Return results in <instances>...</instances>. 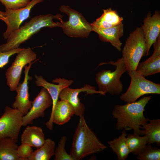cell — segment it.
<instances>
[{
	"label": "cell",
	"mask_w": 160,
	"mask_h": 160,
	"mask_svg": "<svg viewBox=\"0 0 160 160\" xmlns=\"http://www.w3.org/2000/svg\"><path fill=\"white\" fill-rule=\"evenodd\" d=\"M63 16L57 14L35 16L28 22L12 32L7 39V42L0 46V51L6 52L19 48L20 45L44 27L61 28Z\"/></svg>",
	"instance_id": "obj_1"
},
{
	"label": "cell",
	"mask_w": 160,
	"mask_h": 160,
	"mask_svg": "<svg viewBox=\"0 0 160 160\" xmlns=\"http://www.w3.org/2000/svg\"><path fill=\"white\" fill-rule=\"evenodd\" d=\"M151 98V96H145L137 101L124 105H115L112 114L116 119V129L133 130L134 134L141 135L140 129L148 121V119L145 117L143 113L145 106Z\"/></svg>",
	"instance_id": "obj_2"
},
{
	"label": "cell",
	"mask_w": 160,
	"mask_h": 160,
	"mask_svg": "<svg viewBox=\"0 0 160 160\" xmlns=\"http://www.w3.org/2000/svg\"><path fill=\"white\" fill-rule=\"evenodd\" d=\"M79 117L73 135L70 154L73 160H80L107 147L99 139L87 124L83 115Z\"/></svg>",
	"instance_id": "obj_3"
},
{
	"label": "cell",
	"mask_w": 160,
	"mask_h": 160,
	"mask_svg": "<svg viewBox=\"0 0 160 160\" xmlns=\"http://www.w3.org/2000/svg\"><path fill=\"white\" fill-rule=\"evenodd\" d=\"M105 64H110L116 67L114 71L103 70L96 74L95 80L98 90L105 94L108 93L112 95H118L122 92L123 85L120 80L121 76L127 72L123 59L118 58L115 62L110 61L100 63L99 66Z\"/></svg>",
	"instance_id": "obj_4"
},
{
	"label": "cell",
	"mask_w": 160,
	"mask_h": 160,
	"mask_svg": "<svg viewBox=\"0 0 160 160\" xmlns=\"http://www.w3.org/2000/svg\"><path fill=\"white\" fill-rule=\"evenodd\" d=\"M147 46L141 27L131 32L122 51V57L127 72L136 71L141 58L146 54Z\"/></svg>",
	"instance_id": "obj_5"
},
{
	"label": "cell",
	"mask_w": 160,
	"mask_h": 160,
	"mask_svg": "<svg viewBox=\"0 0 160 160\" xmlns=\"http://www.w3.org/2000/svg\"><path fill=\"white\" fill-rule=\"evenodd\" d=\"M131 78L129 86L120 99L127 103L135 102L140 97L148 94H160V84L146 79L136 71L128 73Z\"/></svg>",
	"instance_id": "obj_6"
},
{
	"label": "cell",
	"mask_w": 160,
	"mask_h": 160,
	"mask_svg": "<svg viewBox=\"0 0 160 160\" xmlns=\"http://www.w3.org/2000/svg\"><path fill=\"white\" fill-rule=\"evenodd\" d=\"M59 10L69 17L68 21H63L61 27L65 34L72 37H88L92 27L80 13L68 6L62 5Z\"/></svg>",
	"instance_id": "obj_7"
},
{
	"label": "cell",
	"mask_w": 160,
	"mask_h": 160,
	"mask_svg": "<svg viewBox=\"0 0 160 160\" xmlns=\"http://www.w3.org/2000/svg\"><path fill=\"white\" fill-rule=\"evenodd\" d=\"M23 115L16 109L6 106L0 118V140L8 139L16 143L21 127Z\"/></svg>",
	"instance_id": "obj_8"
},
{
	"label": "cell",
	"mask_w": 160,
	"mask_h": 160,
	"mask_svg": "<svg viewBox=\"0 0 160 160\" xmlns=\"http://www.w3.org/2000/svg\"><path fill=\"white\" fill-rule=\"evenodd\" d=\"M37 54L30 48H23L17 54L5 73L7 84L11 91H15L19 83L22 70L25 65L35 60Z\"/></svg>",
	"instance_id": "obj_9"
},
{
	"label": "cell",
	"mask_w": 160,
	"mask_h": 160,
	"mask_svg": "<svg viewBox=\"0 0 160 160\" xmlns=\"http://www.w3.org/2000/svg\"><path fill=\"white\" fill-rule=\"evenodd\" d=\"M44 0H32L25 7L19 9L5 8V12H4L3 21L6 24L7 28L3 34L4 38L7 39L12 32L18 29L21 23L29 17L32 8Z\"/></svg>",
	"instance_id": "obj_10"
},
{
	"label": "cell",
	"mask_w": 160,
	"mask_h": 160,
	"mask_svg": "<svg viewBox=\"0 0 160 160\" xmlns=\"http://www.w3.org/2000/svg\"><path fill=\"white\" fill-rule=\"evenodd\" d=\"M52 105V100L49 92L45 89L42 88L32 102L31 108L23 116V126L32 124L34 120L39 117H44L45 110Z\"/></svg>",
	"instance_id": "obj_11"
},
{
	"label": "cell",
	"mask_w": 160,
	"mask_h": 160,
	"mask_svg": "<svg viewBox=\"0 0 160 160\" xmlns=\"http://www.w3.org/2000/svg\"><path fill=\"white\" fill-rule=\"evenodd\" d=\"M86 92L87 95L99 94L105 95L104 93L99 90H96L95 87L89 84H86L81 88L73 89L68 87L63 89L60 92L59 98L68 102L73 106L74 111V115L80 117L83 115L85 111L84 105L80 102L78 95L81 92Z\"/></svg>",
	"instance_id": "obj_12"
},
{
	"label": "cell",
	"mask_w": 160,
	"mask_h": 160,
	"mask_svg": "<svg viewBox=\"0 0 160 160\" xmlns=\"http://www.w3.org/2000/svg\"><path fill=\"white\" fill-rule=\"evenodd\" d=\"M32 62L28 65L24 67V78L22 83H19L16 89L17 95L15 97L12 107L20 111L24 116L26 114L31 108L32 102L29 100L28 92V81L32 77L28 75V73L33 63Z\"/></svg>",
	"instance_id": "obj_13"
},
{
	"label": "cell",
	"mask_w": 160,
	"mask_h": 160,
	"mask_svg": "<svg viewBox=\"0 0 160 160\" xmlns=\"http://www.w3.org/2000/svg\"><path fill=\"white\" fill-rule=\"evenodd\" d=\"M144 36L147 46L146 55H148L152 45L156 41L160 33V14L156 11L151 15L148 13L143 20V24L141 27Z\"/></svg>",
	"instance_id": "obj_14"
},
{
	"label": "cell",
	"mask_w": 160,
	"mask_h": 160,
	"mask_svg": "<svg viewBox=\"0 0 160 160\" xmlns=\"http://www.w3.org/2000/svg\"><path fill=\"white\" fill-rule=\"evenodd\" d=\"M74 115L72 105L67 101L58 100L49 120L45 124L50 130L53 129V123L61 125L67 123Z\"/></svg>",
	"instance_id": "obj_15"
},
{
	"label": "cell",
	"mask_w": 160,
	"mask_h": 160,
	"mask_svg": "<svg viewBox=\"0 0 160 160\" xmlns=\"http://www.w3.org/2000/svg\"><path fill=\"white\" fill-rule=\"evenodd\" d=\"M35 77L36 86L45 89L50 96L52 101L51 114L58 100L59 95L61 91L64 88L69 87L73 81L72 80H68L63 78H56L52 81L53 82L58 83L57 84H55L47 82L41 76L35 75Z\"/></svg>",
	"instance_id": "obj_16"
},
{
	"label": "cell",
	"mask_w": 160,
	"mask_h": 160,
	"mask_svg": "<svg viewBox=\"0 0 160 160\" xmlns=\"http://www.w3.org/2000/svg\"><path fill=\"white\" fill-rule=\"evenodd\" d=\"M154 52L151 56L145 61L139 62L136 71L146 77L160 72V36L153 44Z\"/></svg>",
	"instance_id": "obj_17"
},
{
	"label": "cell",
	"mask_w": 160,
	"mask_h": 160,
	"mask_svg": "<svg viewBox=\"0 0 160 160\" xmlns=\"http://www.w3.org/2000/svg\"><path fill=\"white\" fill-rule=\"evenodd\" d=\"M124 24H120L110 28L96 29H92V31L97 33L100 40L103 41L108 42L119 51L121 50L122 43L120 39L124 33Z\"/></svg>",
	"instance_id": "obj_18"
},
{
	"label": "cell",
	"mask_w": 160,
	"mask_h": 160,
	"mask_svg": "<svg viewBox=\"0 0 160 160\" xmlns=\"http://www.w3.org/2000/svg\"><path fill=\"white\" fill-rule=\"evenodd\" d=\"M21 143H26L38 149L44 143L45 135L42 128L36 126H27L21 136Z\"/></svg>",
	"instance_id": "obj_19"
},
{
	"label": "cell",
	"mask_w": 160,
	"mask_h": 160,
	"mask_svg": "<svg viewBox=\"0 0 160 160\" xmlns=\"http://www.w3.org/2000/svg\"><path fill=\"white\" fill-rule=\"evenodd\" d=\"M123 19L116 11L111 8L103 9V13L100 17L91 23L92 29H102L110 28L122 23Z\"/></svg>",
	"instance_id": "obj_20"
},
{
	"label": "cell",
	"mask_w": 160,
	"mask_h": 160,
	"mask_svg": "<svg viewBox=\"0 0 160 160\" xmlns=\"http://www.w3.org/2000/svg\"><path fill=\"white\" fill-rule=\"evenodd\" d=\"M127 135L126 130L124 129L118 137L108 142L110 148L117 155L118 160H126L130 153L126 141Z\"/></svg>",
	"instance_id": "obj_21"
},
{
	"label": "cell",
	"mask_w": 160,
	"mask_h": 160,
	"mask_svg": "<svg viewBox=\"0 0 160 160\" xmlns=\"http://www.w3.org/2000/svg\"><path fill=\"white\" fill-rule=\"evenodd\" d=\"M148 121L141 127V135H146L148 138V144L156 143L160 145V119H148Z\"/></svg>",
	"instance_id": "obj_22"
},
{
	"label": "cell",
	"mask_w": 160,
	"mask_h": 160,
	"mask_svg": "<svg viewBox=\"0 0 160 160\" xmlns=\"http://www.w3.org/2000/svg\"><path fill=\"white\" fill-rule=\"evenodd\" d=\"M55 145V142L50 138L45 139L44 144L33 151L28 160H49L54 155Z\"/></svg>",
	"instance_id": "obj_23"
},
{
	"label": "cell",
	"mask_w": 160,
	"mask_h": 160,
	"mask_svg": "<svg viewBox=\"0 0 160 160\" xmlns=\"http://www.w3.org/2000/svg\"><path fill=\"white\" fill-rule=\"evenodd\" d=\"M17 143L8 139L0 140V160H22L17 155Z\"/></svg>",
	"instance_id": "obj_24"
},
{
	"label": "cell",
	"mask_w": 160,
	"mask_h": 160,
	"mask_svg": "<svg viewBox=\"0 0 160 160\" xmlns=\"http://www.w3.org/2000/svg\"><path fill=\"white\" fill-rule=\"evenodd\" d=\"M126 141L130 152L137 155L148 144V138L146 135L141 136L133 133L127 135Z\"/></svg>",
	"instance_id": "obj_25"
},
{
	"label": "cell",
	"mask_w": 160,
	"mask_h": 160,
	"mask_svg": "<svg viewBox=\"0 0 160 160\" xmlns=\"http://www.w3.org/2000/svg\"><path fill=\"white\" fill-rule=\"evenodd\" d=\"M137 156V159L139 160H160V149L148 144Z\"/></svg>",
	"instance_id": "obj_26"
},
{
	"label": "cell",
	"mask_w": 160,
	"mask_h": 160,
	"mask_svg": "<svg viewBox=\"0 0 160 160\" xmlns=\"http://www.w3.org/2000/svg\"><path fill=\"white\" fill-rule=\"evenodd\" d=\"M67 140L65 136L62 137L55 148V160H73L70 154L68 153L65 149Z\"/></svg>",
	"instance_id": "obj_27"
},
{
	"label": "cell",
	"mask_w": 160,
	"mask_h": 160,
	"mask_svg": "<svg viewBox=\"0 0 160 160\" xmlns=\"http://www.w3.org/2000/svg\"><path fill=\"white\" fill-rule=\"evenodd\" d=\"M30 0H0V2L9 9H17L23 8L27 5Z\"/></svg>",
	"instance_id": "obj_28"
},
{
	"label": "cell",
	"mask_w": 160,
	"mask_h": 160,
	"mask_svg": "<svg viewBox=\"0 0 160 160\" xmlns=\"http://www.w3.org/2000/svg\"><path fill=\"white\" fill-rule=\"evenodd\" d=\"M33 152L32 147L31 146L26 143H21L18 147L17 154L22 160H28Z\"/></svg>",
	"instance_id": "obj_29"
},
{
	"label": "cell",
	"mask_w": 160,
	"mask_h": 160,
	"mask_svg": "<svg viewBox=\"0 0 160 160\" xmlns=\"http://www.w3.org/2000/svg\"><path fill=\"white\" fill-rule=\"evenodd\" d=\"M22 49L18 48L6 52L0 51V68H3L9 63V58L11 56L17 54Z\"/></svg>",
	"instance_id": "obj_30"
},
{
	"label": "cell",
	"mask_w": 160,
	"mask_h": 160,
	"mask_svg": "<svg viewBox=\"0 0 160 160\" xmlns=\"http://www.w3.org/2000/svg\"><path fill=\"white\" fill-rule=\"evenodd\" d=\"M3 12L0 11V20H3L4 18Z\"/></svg>",
	"instance_id": "obj_31"
}]
</instances>
